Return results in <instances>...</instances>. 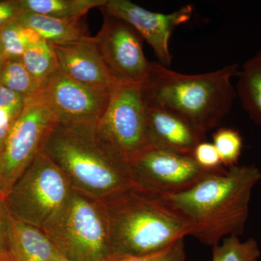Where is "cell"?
Returning <instances> with one entry per match:
<instances>
[{
    "mask_svg": "<svg viewBox=\"0 0 261 261\" xmlns=\"http://www.w3.org/2000/svg\"><path fill=\"white\" fill-rule=\"evenodd\" d=\"M10 219H11V216L7 208L5 200L0 198V252L9 257L8 233H9Z\"/></svg>",
    "mask_w": 261,
    "mask_h": 261,
    "instance_id": "83f0119b",
    "label": "cell"
},
{
    "mask_svg": "<svg viewBox=\"0 0 261 261\" xmlns=\"http://www.w3.org/2000/svg\"><path fill=\"white\" fill-rule=\"evenodd\" d=\"M134 183L160 195L188 190L213 173L198 166L192 155L149 146L128 163Z\"/></svg>",
    "mask_w": 261,
    "mask_h": 261,
    "instance_id": "30bf717a",
    "label": "cell"
},
{
    "mask_svg": "<svg viewBox=\"0 0 261 261\" xmlns=\"http://www.w3.org/2000/svg\"><path fill=\"white\" fill-rule=\"evenodd\" d=\"M142 85L118 84L111 92L104 114L96 125L99 135L128 163L151 145Z\"/></svg>",
    "mask_w": 261,
    "mask_h": 261,
    "instance_id": "ba28073f",
    "label": "cell"
},
{
    "mask_svg": "<svg viewBox=\"0 0 261 261\" xmlns=\"http://www.w3.org/2000/svg\"><path fill=\"white\" fill-rule=\"evenodd\" d=\"M8 252L12 261H56L61 255L42 228L12 216L8 233Z\"/></svg>",
    "mask_w": 261,
    "mask_h": 261,
    "instance_id": "9a60e30c",
    "label": "cell"
},
{
    "mask_svg": "<svg viewBox=\"0 0 261 261\" xmlns=\"http://www.w3.org/2000/svg\"><path fill=\"white\" fill-rule=\"evenodd\" d=\"M102 12V28L94 39L106 68L118 84L142 85L150 67L144 54L143 38L123 19Z\"/></svg>",
    "mask_w": 261,
    "mask_h": 261,
    "instance_id": "9c48e42d",
    "label": "cell"
},
{
    "mask_svg": "<svg viewBox=\"0 0 261 261\" xmlns=\"http://www.w3.org/2000/svg\"><path fill=\"white\" fill-rule=\"evenodd\" d=\"M238 65L221 69L187 75L150 62L148 77L142 84L147 106L171 110L186 117L207 132L221 124L233 107L236 91L232 79Z\"/></svg>",
    "mask_w": 261,
    "mask_h": 261,
    "instance_id": "277c9868",
    "label": "cell"
},
{
    "mask_svg": "<svg viewBox=\"0 0 261 261\" xmlns=\"http://www.w3.org/2000/svg\"><path fill=\"white\" fill-rule=\"evenodd\" d=\"M129 23L153 49L160 64L169 68L172 62L169 40L178 25L191 18L193 6L187 5L173 13H153L128 0H107L100 8Z\"/></svg>",
    "mask_w": 261,
    "mask_h": 261,
    "instance_id": "7c38bea8",
    "label": "cell"
},
{
    "mask_svg": "<svg viewBox=\"0 0 261 261\" xmlns=\"http://www.w3.org/2000/svg\"><path fill=\"white\" fill-rule=\"evenodd\" d=\"M40 39L37 33L17 19L6 24L0 31V48L5 61L21 59L27 49Z\"/></svg>",
    "mask_w": 261,
    "mask_h": 261,
    "instance_id": "ffe728a7",
    "label": "cell"
},
{
    "mask_svg": "<svg viewBox=\"0 0 261 261\" xmlns=\"http://www.w3.org/2000/svg\"><path fill=\"white\" fill-rule=\"evenodd\" d=\"M5 61L4 56H3V51H2L1 48H0V70L2 69V67H3Z\"/></svg>",
    "mask_w": 261,
    "mask_h": 261,
    "instance_id": "f546056e",
    "label": "cell"
},
{
    "mask_svg": "<svg viewBox=\"0 0 261 261\" xmlns=\"http://www.w3.org/2000/svg\"><path fill=\"white\" fill-rule=\"evenodd\" d=\"M70 190L64 174L42 149L4 200L12 217L42 228Z\"/></svg>",
    "mask_w": 261,
    "mask_h": 261,
    "instance_id": "8992f818",
    "label": "cell"
},
{
    "mask_svg": "<svg viewBox=\"0 0 261 261\" xmlns=\"http://www.w3.org/2000/svg\"><path fill=\"white\" fill-rule=\"evenodd\" d=\"M56 261H69L68 260H67L65 257L62 256L61 255H58V257H57Z\"/></svg>",
    "mask_w": 261,
    "mask_h": 261,
    "instance_id": "4dcf8cb0",
    "label": "cell"
},
{
    "mask_svg": "<svg viewBox=\"0 0 261 261\" xmlns=\"http://www.w3.org/2000/svg\"><path fill=\"white\" fill-rule=\"evenodd\" d=\"M146 114L149 142L154 147L192 155L196 146L205 141V132L179 113L147 106Z\"/></svg>",
    "mask_w": 261,
    "mask_h": 261,
    "instance_id": "5bb4252c",
    "label": "cell"
},
{
    "mask_svg": "<svg viewBox=\"0 0 261 261\" xmlns=\"http://www.w3.org/2000/svg\"><path fill=\"white\" fill-rule=\"evenodd\" d=\"M111 256H141L190 236L192 226L163 195L132 184L103 199Z\"/></svg>",
    "mask_w": 261,
    "mask_h": 261,
    "instance_id": "7a4b0ae2",
    "label": "cell"
},
{
    "mask_svg": "<svg viewBox=\"0 0 261 261\" xmlns=\"http://www.w3.org/2000/svg\"><path fill=\"white\" fill-rule=\"evenodd\" d=\"M42 150L72 189L99 200L134 184L128 163L103 140L96 125L57 123Z\"/></svg>",
    "mask_w": 261,
    "mask_h": 261,
    "instance_id": "3957f363",
    "label": "cell"
},
{
    "mask_svg": "<svg viewBox=\"0 0 261 261\" xmlns=\"http://www.w3.org/2000/svg\"><path fill=\"white\" fill-rule=\"evenodd\" d=\"M23 11H30L64 20H80L94 8H101L107 0H19Z\"/></svg>",
    "mask_w": 261,
    "mask_h": 261,
    "instance_id": "ac0fdd59",
    "label": "cell"
},
{
    "mask_svg": "<svg viewBox=\"0 0 261 261\" xmlns=\"http://www.w3.org/2000/svg\"><path fill=\"white\" fill-rule=\"evenodd\" d=\"M107 261H187L183 240L161 251L141 256H111Z\"/></svg>",
    "mask_w": 261,
    "mask_h": 261,
    "instance_id": "cb8c5ba5",
    "label": "cell"
},
{
    "mask_svg": "<svg viewBox=\"0 0 261 261\" xmlns=\"http://www.w3.org/2000/svg\"><path fill=\"white\" fill-rule=\"evenodd\" d=\"M0 261H12L11 258L8 255L0 252Z\"/></svg>",
    "mask_w": 261,
    "mask_h": 261,
    "instance_id": "f1b7e54d",
    "label": "cell"
},
{
    "mask_svg": "<svg viewBox=\"0 0 261 261\" xmlns=\"http://www.w3.org/2000/svg\"><path fill=\"white\" fill-rule=\"evenodd\" d=\"M260 247L256 240H240L238 236L226 237L221 243L213 247L212 261H258Z\"/></svg>",
    "mask_w": 261,
    "mask_h": 261,
    "instance_id": "7402d4cb",
    "label": "cell"
},
{
    "mask_svg": "<svg viewBox=\"0 0 261 261\" xmlns=\"http://www.w3.org/2000/svg\"><path fill=\"white\" fill-rule=\"evenodd\" d=\"M21 60L37 83L39 91L44 89L59 71L50 44L42 39L29 47Z\"/></svg>",
    "mask_w": 261,
    "mask_h": 261,
    "instance_id": "d6986e66",
    "label": "cell"
},
{
    "mask_svg": "<svg viewBox=\"0 0 261 261\" xmlns=\"http://www.w3.org/2000/svg\"><path fill=\"white\" fill-rule=\"evenodd\" d=\"M192 157L198 166L206 171L213 173H221L226 171L217 149L211 142L203 141L199 143L194 149Z\"/></svg>",
    "mask_w": 261,
    "mask_h": 261,
    "instance_id": "d4e9b609",
    "label": "cell"
},
{
    "mask_svg": "<svg viewBox=\"0 0 261 261\" xmlns=\"http://www.w3.org/2000/svg\"><path fill=\"white\" fill-rule=\"evenodd\" d=\"M25 100L20 94L0 84V111L18 118L25 106Z\"/></svg>",
    "mask_w": 261,
    "mask_h": 261,
    "instance_id": "484cf974",
    "label": "cell"
},
{
    "mask_svg": "<svg viewBox=\"0 0 261 261\" xmlns=\"http://www.w3.org/2000/svg\"><path fill=\"white\" fill-rule=\"evenodd\" d=\"M23 12L19 0L0 1V31L6 24L18 18Z\"/></svg>",
    "mask_w": 261,
    "mask_h": 261,
    "instance_id": "4316f807",
    "label": "cell"
},
{
    "mask_svg": "<svg viewBox=\"0 0 261 261\" xmlns=\"http://www.w3.org/2000/svg\"><path fill=\"white\" fill-rule=\"evenodd\" d=\"M39 92L54 113L57 123L97 125L111 92L82 85L58 71Z\"/></svg>",
    "mask_w": 261,
    "mask_h": 261,
    "instance_id": "8fae6325",
    "label": "cell"
},
{
    "mask_svg": "<svg viewBox=\"0 0 261 261\" xmlns=\"http://www.w3.org/2000/svg\"><path fill=\"white\" fill-rule=\"evenodd\" d=\"M213 144L224 167L231 168L238 165L243 149V139L234 128H220L213 135Z\"/></svg>",
    "mask_w": 261,
    "mask_h": 261,
    "instance_id": "603a6c76",
    "label": "cell"
},
{
    "mask_svg": "<svg viewBox=\"0 0 261 261\" xmlns=\"http://www.w3.org/2000/svg\"><path fill=\"white\" fill-rule=\"evenodd\" d=\"M50 45L59 71L70 80L90 88L109 92L118 84L106 68L94 37Z\"/></svg>",
    "mask_w": 261,
    "mask_h": 261,
    "instance_id": "4fadbf2b",
    "label": "cell"
},
{
    "mask_svg": "<svg viewBox=\"0 0 261 261\" xmlns=\"http://www.w3.org/2000/svg\"><path fill=\"white\" fill-rule=\"evenodd\" d=\"M235 91L249 117L261 126V50L239 70Z\"/></svg>",
    "mask_w": 261,
    "mask_h": 261,
    "instance_id": "e0dca14e",
    "label": "cell"
},
{
    "mask_svg": "<svg viewBox=\"0 0 261 261\" xmlns=\"http://www.w3.org/2000/svg\"><path fill=\"white\" fill-rule=\"evenodd\" d=\"M0 84L27 99L34 97L40 92L21 59L5 61L0 70Z\"/></svg>",
    "mask_w": 261,
    "mask_h": 261,
    "instance_id": "44dd1931",
    "label": "cell"
},
{
    "mask_svg": "<svg viewBox=\"0 0 261 261\" xmlns=\"http://www.w3.org/2000/svg\"><path fill=\"white\" fill-rule=\"evenodd\" d=\"M260 180L257 166L237 165L185 191L163 196L190 221V236L214 247L226 237L243 234L252 190Z\"/></svg>",
    "mask_w": 261,
    "mask_h": 261,
    "instance_id": "6da1fadb",
    "label": "cell"
},
{
    "mask_svg": "<svg viewBox=\"0 0 261 261\" xmlns=\"http://www.w3.org/2000/svg\"><path fill=\"white\" fill-rule=\"evenodd\" d=\"M17 20L51 44L71 42L89 37L88 30L82 19L64 20L23 11Z\"/></svg>",
    "mask_w": 261,
    "mask_h": 261,
    "instance_id": "2e32d148",
    "label": "cell"
},
{
    "mask_svg": "<svg viewBox=\"0 0 261 261\" xmlns=\"http://www.w3.org/2000/svg\"><path fill=\"white\" fill-rule=\"evenodd\" d=\"M42 229L69 261H107L109 227L102 200L71 188Z\"/></svg>",
    "mask_w": 261,
    "mask_h": 261,
    "instance_id": "5b68a950",
    "label": "cell"
},
{
    "mask_svg": "<svg viewBox=\"0 0 261 261\" xmlns=\"http://www.w3.org/2000/svg\"><path fill=\"white\" fill-rule=\"evenodd\" d=\"M56 123L54 113L40 92L25 100L0 152V198L5 200L42 150L48 134Z\"/></svg>",
    "mask_w": 261,
    "mask_h": 261,
    "instance_id": "52a82bcc",
    "label": "cell"
}]
</instances>
